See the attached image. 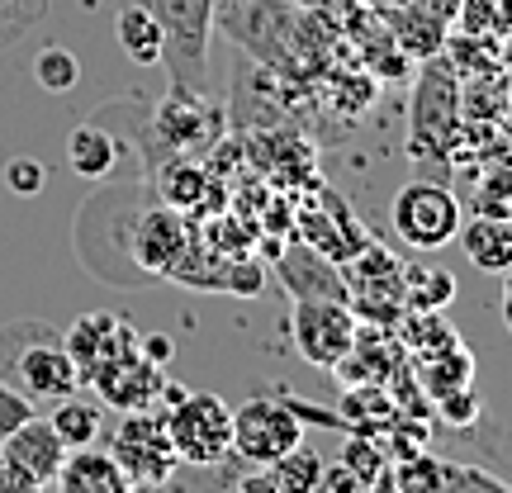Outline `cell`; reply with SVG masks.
<instances>
[{
	"mask_svg": "<svg viewBox=\"0 0 512 493\" xmlns=\"http://www.w3.org/2000/svg\"><path fill=\"white\" fill-rule=\"evenodd\" d=\"M460 247L470 256V266L489 275H503L512 271V219H484L475 214L470 223H460Z\"/></svg>",
	"mask_w": 512,
	"mask_h": 493,
	"instance_id": "cell-18",
	"label": "cell"
},
{
	"mask_svg": "<svg viewBox=\"0 0 512 493\" xmlns=\"http://www.w3.org/2000/svg\"><path fill=\"white\" fill-rule=\"evenodd\" d=\"M313 493H370V484L351 475L347 465H332V470H323V475H318Z\"/></svg>",
	"mask_w": 512,
	"mask_h": 493,
	"instance_id": "cell-36",
	"label": "cell"
},
{
	"mask_svg": "<svg viewBox=\"0 0 512 493\" xmlns=\"http://www.w3.org/2000/svg\"><path fill=\"white\" fill-rule=\"evenodd\" d=\"M0 493H48V484H38L24 465H15L10 456H0Z\"/></svg>",
	"mask_w": 512,
	"mask_h": 493,
	"instance_id": "cell-35",
	"label": "cell"
},
{
	"mask_svg": "<svg viewBox=\"0 0 512 493\" xmlns=\"http://www.w3.org/2000/svg\"><path fill=\"white\" fill-rule=\"evenodd\" d=\"M105 451L119 460V470L133 479V489H138V493H157L166 479L181 470L176 446H171V432H166V413H162V408L124 413V422H119V432L110 437V446H105Z\"/></svg>",
	"mask_w": 512,
	"mask_h": 493,
	"instance_id": "cell-7",
	"label": "cell"
},
{
	"mask_svg": "<svg viewBox=\"0 0 512 493\" xmlns=\"http://www.w3.org/2000/svg\"><path fill=\"white\" fill-rule=\"evenodd\" d=\"M299 10H309V15H323L332 19L337 29H351V19L361 15V0H290Z\"/></svg>",
	"mask_w": 512,
	"mask_h": 493,
	"instance_id": "cell-33",
	"label": "cell"
},
{
	"mask_svg": "<svg viewBox=\"0 0 512 493\" xmlns=\"http://www.w3.org/2000/svg\"><path fill=\"white\" fill-rule=\"evenodd\" d=\"M124 157V138L110 133L105 124H81L72 128V138H67V162L81 181H105L114 166Z\"/></svg>",
	"mask_w": 512,
	"mask_h": 493,
	"instance_id": "cell-17",
	"label": "cell"
},
{
	"mask_svg": "<svg viewBox=\"0 0 512 493\" xmlns=\"http://www.w3.org/2000/svg\"><path fill=\"white\" fill-rule=\"evenodd\" d=\"M503 323L512 332V271H503Z\"/></svg>",
	"mask_w": 512,
	"mask_h": 493,
	"instance_id": "cell-39",
	"label": "cell"
},
{
	"mask_svg": "<svg viewBox=\"0 0 512 493\" xmlns=\"http://www.w3.org/2000/svg\"><path fill=\"white\" fill-rule=\"evenodd\" d=\"M389 223H394V233H399L408 247L437 252L446 242H456L465 214H460V200L451 195V185L437 181V176H418V181H408L399 195H394Z\"/></svg>",
	"mask_w": 512,
	"mask_h": 493,
	"instance_id": "cell-6",
	"label": "cell"
},
{
	"mask_svg": "<svg viewBox=\"0 0 512 493\" xmlns=\"http://www.w3.org/2000/svg\"><path fill=\"white\" fill-rule=\"evenodd\" d=\"M418 10H427V15H437V19H456L460 10V0H413Z\"/></svg>",
	"mask_w": 512,
	"mask_h": 493,
	"instance_id": "cell-37",
	"label": "cell"
},
{
	"mask_svg": "<svg viewBox=\"0 0 512 493\" xmlns=\"http://www.w3.org/2000/svg\"><path fill=\"white\" fill-rule=\"evenodd\" d=\"M114 38H119V48H124L128 62H138V67H157V62H162V24H157V15L147 10L143 0L119 5Z\"/></svg>",
	"mask_w": 512,
	"mask_h": 493,
	"instance_id": "cell-19",
	"label": "cell"
},
{
	"mask_svg": "<svg viewBox=\"0 0 512 493\" xmlns=\"http://www.w3.org/2000/svg\"><path fill=\"white\" fill-rule=\"evenodd\" d=\"M100 408H105L100 399H81V394H67V399H57L53 413H48V422H53L57 441H62L67 451L95 446V441H100Z\"/></svg>",
	"mask_w": 512,
	"mask_h": 493,
	"instance_id": "cell-20",
	"label": "cell"
},
{
	"mask_svg": "<svg viewBox=\"0 0 512 493\" xmlns=\"http://www.w3.org/2000/svg\"><path fill=\"white\" fill-rule=\"evenodd\" d=\"M394 470V484L399 493H441V460L427 456V451H413L403 460H389Z\"/></svg>",
	"mask_w": 512,
	"mask_h": 493,
	"instance_id": "cell-27",
	"label": "cell"
},
{
	"mask_svg": "<svg viewBox=\"0 0 512 493\" xmlns=\"http://www.w3.org/2000/svg\"><path fill=\"white\" fill-rule=\"evenodd\" d=\"M441 418L451 422V427H470V422L479 418V399L470 394V389H456V394H446V399H437Z\"/></svg>",
	"mask_w": 512,
	"mask_h": 493,
	"instance_id": "cell-34",
	"label": "cell"
},
{
	"mask_svg": "<svg viewBox=\"0 0 512 493\" xmlns=\"http://www.w3.org/2000/svg\"><path fill=\"white\" fill-rule=\"evenodd\" d=\"M275 275L290 290V299H342L347 304L342 266L332 256H323L318 247H309V242H294L285 252H275Z\"/></svg>",
	"mask_w": 512,
	"mask_h": 493,
	"instance_id": "cell-13",
	"label": "cell"
},
{
	"mask_svg": "<svg viewBox=\"0 0 512 493\" xmlns=\"http://www.w3.org/2000/svg\"><path fill=\"white\" fill-rule=\"evenodd\" d=\"M228 493H238V489H228Z\"/></svg>",
	"mask_w": 512,
	"mask_h": 493,
	"instance_id": "cell-40",
	"label": "cell"
},
{
	"mask_svg": "<svg viewBox=\"0 0 512 493\" xmlns=\"http://www.w3.org/2000/svg\"><path fill=\"white\" fill-rule=\"evenodd\" d=\"M0 456H10L15 465H24L38 484H53V475L62 470V460H67V446L57 441L48 418H29L24 427L0 437Z\"/></svg>",
	"mask_w": 512,
	"mask_h": 493,
	"instance_id": "cell-16",
	"label": "cell"
},
{
	"mask_svg": "<svg viewBox=\"0 0 512 493\" xmlns=\"http://www.w3.org/2000/svg\"><path fill=\"white\" fill-rule=\"evenodd\" d=\"M162 24V67L176 91H204L214 0H143Z\"/></svg>",
	"mask_w": 512,
	"mask_h": 493,
	"instance_id": "cell-4",
	"label": "cell"
},
{
	"mask_svg": "<svg viewBox=\"0 0 512 493\" xmlns=\"http://www.w3.org/2000/svg\"><path fill=\"white\" fill-rule=\"evenodd\" d=\"M456 299V275L441 266H403V309L441 313Z\"/></svg>",
	"mask_w": 512,
	"mask_h": 493,
	"instance_id": "cell-22",
	"label": "cell"
},
{
	"mask_svg": "<svg viewBox=\"0 0 512 493\" xmlns=\"http://www.w3.org/2000/svg\"><path fill=\"white\" fill-rule=\"evenodd\" d=\"M34 81L43 86V91H72L76 81H81V62H76V53H67V48H57V43H48L43 53L34 57Z\"/></svg>",
	"mask_w": 512,
	"mask_h": 493,
	"instance_id": "cell-26",
	"label": "cell"
},
{
	"mask_svg": "<svg viewBox=\"0 0 512 493\" xmlns=\"http://www.w3.org/2000/svg\"><path fill=\"white\" fill-rule=\"evenodd\" d=\"M441 493H512V484L465 460H441Z\"/></svg>",
	"mask_w": 512,
	"mask_h": 493,
	"instance_id": "cell-28",
	"label": "cell"
},
{
	"mask_svg": "<svg viewBox=\"0 0 512 493\" xmlns=\"http://www.w3.org/2000/svg\"><path fill=\"white\" fill-rule=\"evenodd\" d=\"M5 185H10V195L19 200H34L48 190V166L38 162V157H10L5 162Z\"/></svg>",
	"mask_w": 512,
	"mask_h": 493,
	"instance_id": "cell-31",
	"label": "cell"
},
{
	"mask_svg": "<svg viewBox=\"0 0 512 493\" xmlns=\"http://www.w3.org/2000/svg\"><path fill=\"white\" fill-rule=\"evenodd\" d=\"M0 380L34 403L81 394V370L67 351V337L43 318H15L0 328Z\"/></svg>",
	"mask_w": 512,
	"mask_h": 493,
	"instance_id": "cell-2",
	"label": "cell"
},
{
	"mask_svg": "<svg viewBox=\"0 0 512 493\" xmlns=\"http://www.w3.org/2000/svg\"><path fill=\"white\" fill-rule=\"evenodd\" d=\"M29 418H38V403L24 399L19 389H10V384L0 380V437L15 432V427H24Z\"/></svg>",
	"mask_w": 512,
	"mask_h": 493,
	"instance_id": "cell-32",
	"label": "cell"
},
{
	"mask_svg": "<svg viewBox=\"0 0 512 493\" xmlns=\"http://www.w3.org/2000/svg\"><path fill=\"white\" fill-rule=\"evenodd\" d=\"M266 475L275 479V489L280 493H313V484H318V475H323V460H318V451H309V446L299 441L294 451H285L280 460L266 465Z\"/></svg>",
	"mask_w": 512,
	"mask_h": 493,
	"instance_id": "cell-23",
	"label": "cell"
},
{
	"mask_svg": "<svg viewBox=\"0 0 512 493\" xmlns=\"http://www.w3.org/2000/svg\"><path fill=\"white\" fill-rule=\"evenodd\" d=\"M157 185H162V200L171 209H195L204 195V171L195 157H166Z\"/></svg>",
	"mask_w": 512,
	"mask_h": 493,
	"instance_id": "cell-24",
	"label": "cell"
},
{
	"mask_svg": "<svg viewBox=\"0 0 512 493\" xmlns=\"http://www.w3.org/2000/svg\"><path fill=\"white\" fill-rule=\"evenodd\" d=\"M356 313L342 304V299H294L290 309V337H294V351L318 370H337L342 356L351 351L356 342Z\"/></svg>",
	"mask_w": 512,
	"mask_h": 493,
	"instance_id": "cell-9",
	"label": "cell"
},
{
	"mask_svg": "<svg viewBox=\"0 0 512 493\" xmlns=\"http://www.w3.org/2000/svg\"><path fill=\"white\" fill-rule=\"evenodd\" d=\"M403 313H408V318H399L394 328H399V337H403V347L408 351H418V356H437V351H446V347H456L460 342L437 313H413V309H403Z\"/></svg>",
	"mask_w": 512,
	"mask_h": 493,
	"instance_id": "cell-25",
	"label": "cell"
},
{
	"mask_svg": "<svg viewBox=\"0 0 512 493\" xmlns=\"http://www.w3.org/2000/svg\"><path fill=\"white\" fill-rule=\"evenodd\" d=\"M337 465H347L356 479H375L389 465V456H384V441L380 437H366V432H347V446H342V460Z\"/></svg>",
	"mask_w": 512,
	"mask_h": 493,
	"instance_id": "cell-29",
	"label": "cell"
},
{
	"mask_svg": "<svg viewBox=\"0 0 512 493\" xmlns=\"http://www.w3.org/2000/svg\"><path fill=\"white\" fill-rule=\"evenodd\" d=\"M460 67L446 53L422 57L418 86H413V105H408V157L413 162H437L460 147Z\"/></svg>",
	"mask_w": 512,
	"mask_h": 493,
	"instance_id": "cell-3",
	"label": "cell"
},
{
	"mask_svg": "<svg viewBox=\"0 0 512 493\" xmlns=\"http://www.w3.org/2000/svg\"><path fill=\"white\" fill-rule=\"evenodd\" d=\"M219 114L223 110L209 105L204 91H176V86H171V100L152 114V133H157V143H162L171 157H200L204 147L219 143V133H223Z\"/></svg>",
	"mask_w": 512,
	"mask_h": 493,
	"instance_id": "cell-11",
	"label": "cell"
},
{
	"mask_svg": "<svg viewBox=\"0 0 512 493\" xmlns=\"http://www.w3.org/2000/svg\"><path fill=\"white\" fill-rule=\"evenodd\" d=\"M95 399L105 408H119V413H143V408H157L162 394H171V380H166V361H157L152 351L138 342L133 351L114 356L95 370L91 380Z\"/></svg>",
	"mask_w": 512,
	"mask_h": 493,
	"instance_id": "cell-10",
	"label": "cell"
},
{
	"mask_svg": "<svg viewBox=\"0 0 512 493\" xmlns=\"http://www.w3.org/2000/svg\"><path fill=\"white\" fill-rule=\"evenodd\" d=\"M422 394L427 399H446V394H456V389H470V375H475V356L460 347H446L437 356H422Z\"/></svg>",
	"mask_w": 512,
	"mask_h": 493,
	"instance_id": "cell-21",
	"label": "cell"
},
{
	"mask_svg": "<svg viewBox=\"0 0 512 493\" xmlns=\"http://www.w3.org/2000/svg\"><path fill=\"white\" fill-rule=\"evenodd\" d=\"M57 493H138L133 479L119 470V460L100 446H81V451H67L62 470L53 475Z\"/></svg>",
	"mask_w": 512,
	"mask_h": 493,
	"instance_id": "cell-15",
	"label": "cell"
},
{
	"mask_svg": "<svg viewBox=\"0 0 512 493\" xmlns=\"http://www.w3.org/2000/svg\"><path fill=\"white\" fill-rule=\"evenodd\" d=\"M304 441V418L285 394H256L233 408V456L247 465H271Z\"/></svg>",
	"mask_w": 512,
	"mask_h": 493,
	"instance_id": "cell-8",
	"label": "cell"
},
{
	"mask_svg": "<svg viewBox=\"0 0 512 493\" xmlns=\"http://www.w3.org/2000/svg\"><path fill=\"white\" fill-rule=\"evenodd\" d=\"M370 493H399V484H394V470H389V465H384L380 475L370 479Z\"/></svg>",
	"mask_w": 512,
	"mask_h": 493,
	"instance_id": "cell-38",
	"label": "cell"
},
{
	"mask_svg": "<svg viewBox=\"0 0 512 493\" xmlns=\"http://www.w3.org/2000/svg\"><path fill=\"white\" fill-rule=\"evenodd\" d=\"M62 337H67V351H72L76 370H81V384L91 380L105 361H114V356H124V351H133L138 342H143V337L133 332V323H128V318L105 313V309L81 313V318H76Z\"/></svg>",
	"mask_w": 512,
	"mask_h": 493,
	"instance_id": "cell-12",
	"label": "cell"
},
{
	"mask_svg": "<svg viewBox=\"0 0 512 493\" xmlns=\"http://www.w3.org/2000/svg\"><path fill=\"white\" fill-rule=\"evenodd\" d=\"M185 247H190V233H185L181 209H171V204L147 209L143 219H138V228H133V256H138V266H147V271H157V275L176 271Z\"/></svg>",
	"mask_w": 512,
	"mask_h": 493,
	"instance_id": "cell-14",
	"label": "cell"
},
{
	"mask_svg": "<svg viewBox=\"0 0 512 493\" xmlns=\"http://www.w3.org/2000/svg\"><path fill=\"white\" fill-rule=\"evenodd\" d=\"M475 209L484 219H512V171H489L479 181Z\"/></svg>",
	"mask_w": 512,
	"mask_h": 493,
	"instance_id": "cell-30",
	"label": "cell"
},
{
	"mask_svg": "<svg viewBox=\"0 0 512 493\" xmlns=\"http://www.w3.org/2000/svg\"><path fill=\"white\" fill-rule=\"evenodd\" d=\"M214 29L247 62L285 81H309L323 72L328 48L342 34L332 19L309 15L290 0H214Z\"/></svg>",
	"mask_w": 512,
	"mask_h": 493,
	"instance_id": "cell-1",
	"label": "cell"
},
{
	"mask_svg": "<svg viewBox=\"0 0 512 493\" xmlns=\"http://www.w3.org/2000/svg\"><path fill=\"white\" fill-rule=\"evenodd\" d=\"M176 460L190 470H223L233 460V408L219 394H176L166 408Z\"/></svg>",
	"mask_w": 512,
	"mask_h": 493,
	"instance_id": "cell-5",
	"label": "cell"
}]
</instances>
